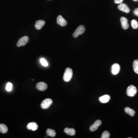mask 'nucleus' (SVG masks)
Listing matches in <instances>:
<instances>
[{
  "instance_id": "obj_1",
  "label": "nucleus",
  "mask_w": 138,
  "mask_h": 138,
  "mask_svg": "<svg viewBox=\"0 0 138 138\" xmlns=\"http://www.w3.org/2000/svg\"><path fill=\"white\" fill-rule=\"evenodd\" d=\"M73 75L72 70L70 68L66 69L63 76V79L65 82H69L72 79Z\"/></svg>"
},
{
  "instance_id": "obj_2",
  "label": "nucleus",
  "mask_w": 138,
  "mask_h": 138,
  "mask_svg": "<svg viewBox=\"0 0 138 138\" xmlns=\"http://www.w3.org/2000/svg\"><path fill=\"white\" fill-rule=\"evenodd\" d=\"M137 93V89L136 87L133 85H130L127 89V94L128 96L133 97L135 96Z\"/></svg>"
},
{
  "instance_id": "obj_3",
  "label": "nucleus",
  "mask_w": 138,
  "mask_h": 138,
  "mask_svg": "<svg viewBox=\"0 0 138 138\" xmlns=\"http://www.w3.org/2000/svg\"><path fill=\"white\" fill-rule=\"evenodd\" d=\"M85 30H86V28L84 25H79L74 32L73 37L74 38H77L79 35L83 34L85 32Z\"/></svg>"
},
{
  "instance_id": "obj_4",
  "label": "nucleus",
  "mask_w": 138,
  "mask_h": 138,
  "mask_svg": "<svg viewBox=\"0 0 138 138\" xmlns=\"http://www.w3.org/2000/svg\"><path fill=\"white\" fill-rule=\"evenodd\" d=\"M52 103L53 100L51 99H46L42 102L41 106L43 109H47L50 107Z\"/></svg>"
},
{
  "instance_id": "obj_5",
  "label": "nucleus",
  "mask_w": 138,
  "mask_h": 138,
  "mask_svg": "<svg viewBox=\"0 0 138 138\" xmlns=\"http://www.w3.org/2000/svg\"><path fill=\"white\" fill-rule=\"evenodd\" d=\"M29 40V38L28 36H25L22 37L18 40L17 43V45L18 47H20L21 46H24L25 45Z\"/></svg>"
},
{
  "instance_id": "obj_6",
  "label": "nucleus",
  "mask_w": 138,
  "mask_h": 138,
  "mask_svg": "<svg viewBox=\"0 0 138 138\" xmlns=\"http://www.w3.org/2000/svg\"><path fill=\"white\" fill-rule=\"evenodd\" d=\"M120 71V66L117 63L113 64L111 68V72L113 75H117L119 73Z\"/></svg>"
},
{
  "instance_id": "obj_7",
  "label": "nucleus",
  "mask_w": 138,
  "mask_h": 138,
  "mask_svg": "<svg viewBox=\"0 0 138 138\" xmlns=\"http://www.w3.org/2000/svg\"><path fill=\"white\" fill-rule=\"evenodd\" d=\"M102 124V121L100 120H98L95 122L90 127V131L94 132L98 129L99 127Z\"/></svg>"
},
{
  "instance_id": "obj_8",
  "label": "nucleus",
  "mask_w": 138,
  "mask_h": 138,
  "mask_svg": "<svg viewBox=\"0 0 138 138\" xmlns=\"http://www.w3.org/2000/svg\"><path fill=\"white\" fill-rule=\"evenodd\" d=\"M57 23L61 27H65L67 25V22L61 15L58 16L57 18Z\"/></svg>"
},
{
  "instance_id": "obj_9",
  "label": "nucleus",
  "mask_w": 138,
  "mask_h": 138,
  "mask_svg": "<svg viewBox=\"0 0 138 138\" xmlns=\"http://www.w3.org/2000/svg\"><path fill=\"white\" fill-rule=\"evenodd\" d=\"M118 8L119 10L123 12L128 13L130 12V9L128 6L124 3H121L118 6Z\"/></svg>"
},
{
  "instance_id": "obj_10",
  "label": "nucleus",
  "mask_w": 138,
  "mask_h": 138,
  "mask_svg": "<svg viewBox=\"0 0 138 138\" xmlns=\"http://www.w3.org/2000/svg\"><path fill=\"white\" fill-rule=\"evenodd\" d=\"M121 22L122 27L123 29L126 30L128 28L129 25L128 23V20L127 18L125 17H122L121 18Z\"/></svg>"
},
{
  "instance_id": "obj_11",
  "label": "nucleus",
  "mask_w": 138,
  "mask_h": 138,
  "mask_svg": "<svg viewBox=\"0 0 138 138\" xmlns=\"http://www.w3.org/2000/svg\"><path fill=\"white\" fill-rule=\"evenodd\" d=\"M48 86L44 82H40L37 84V89L40 91H44L47 89Z\"/></svg>"
},
{
  "instance_id": "obj_12",
  "label": "nucleus",
  "mask_w": 138,
  "mask_h": 138,
  "mask_svg": "<svg viewBox=\"0 0 138 138\" xmlns=\"http://www.w3.org/2000/svg\"><path fill=\"white\" fill-rule=\"evenodd\" d=\"M45 24V22L44 20H40L36 21L35 24V27L37 30H40L42 28Z\"/></svg>"
},
{
  "instance_id": "obj_13",
  "label": "nucleus",
  "mask_w": 138,
  "mask_h": 138,
  "mask_svg": "<svg viewBox=\"0 0 138 138\" xmlns=\"http://www.w3.org/2000/svg\"><path fill=\"white\" fill-rule=\"evenodd\" d=\"M27 128L28 129L31 130L33 131H35L38 129V125L35 122L29 123L27 125Z\"/></svg>"
},
{
  "instance_id": "obj_14",
  "label": "nucleus",
  "mask_w": 138,
  "mask_h": 138,
  "mask_svg": "<svg viewBox=\"0 0 138 138\" xmlns=\"http://www.w3.org/2000/svg\"><path fill=\"white\" fill-rule=\"evenodd\" d=\"M110 99V96L108 95H105L100 97L99 98V100L102 103H106L109 101Z\"/></svg>"
},
{
  "instance_id": "obj_15",
  "label": "nucleus",
  "mask_w": 138,
  "mask_h": 138,
  "mask_svg": "<svg viewBox=\"0 0 138 138\" xmlns=\"http://www.w3.org/2000/svg\"><path fill=\"white\" fill-rule=\"evenodd\" d=\"M64 132L66 134L70 136H73L76 134V131L74 128H66L64 130Z\"/></svg>"
},
{
  "instance_id": "obj_16",
  "label": "nucleus",
  "mask_w": 138,
  "mask_h": 138,
  "mask_svg": "<svg viewBox=\"0 0 138 138\" xmlns=\"http://www.w3.org/2000/svg\"><path fill=\"white\" fill-rule=\"evenodd\" d=\"M125 111L126 113L130 115V116H134L135 114V112L134 110L132 109H130V107H126L125 108Z\"/></svg>"
},
{
  "instance_id": "obj_17",
  "label": "nucleus",
  "mask_w": 138,
  "mask_h": 138,
  "mask_svg": "<svg viewBox=\"0 0 138 138\" xmlns=\"http://www.w3.org/2000/svg\"><path fill=\"white\" fill-rule=\"evenodd\" d=\"M8 131L7 127L4 124H0V132L2 133H5Z\"/></svg>"
},
{
  "instance_id": "obj_18",
  "label": "nucleus",
  "mask_w": 138,
  "mask_h": 138,
  "mask_svg": "<svg viewBox=\"0 0 138 138\" xmlns=\"http://www.w3.org/2000/svg\"><path fill=\"white\" fill-rule=\"evenodd\" d=\"M46 134L48 136H50L51 137H54L56 136V133L55 130L48 128L46 130Z\"/></svg>"
},
{
  "instance_id": "obj_19",
  "label": "nucleus",
  "mask_w": 138,
  "mask_h": 138,
  "mask_svg": "<svg viewBox=\"0 0 138 138\" xmlns=\"http://www.w3.org/2000/svg\"><path fill=\"white\" fill-rule=\"evenodd\" d=\"M133 68L134 72L138 74V60H136L133 61Z\"/></svg>"
},
{
  "instance_id": "obj_20",
  "label": "nucleus",
  "mask_w": 138,
  "mask_h": 138,
  "mask_svg": "<svg viewBox=\"0 0 138 138\" xmlns=\"http://www.w3.org/2000/svg\"><path fill=\"white\" fill-rule=\"evenodd\" d=\"M131 25L133 29H137L138 27V23L136 20H133L131 21Z\"/></svg>"
},
{
  "instance_id": "obj_21",
  "label": "nucleus",
  "mask_w": 138,
  "mask_h": 138,
  "mask_svg": "<svg viewBox=\"0 0 138 138\" xmlns=\"http://www.w3.org/2000/svg\"><path fill=\"white\" fill-rule=\"evenodd\" d=\"M110 134L107 131H105L103 132L101 135L102 138H109L110 137Z\"/></svg>"
},
{
  "instance_id": "obj_22",
  "label": "nucleus",
  "mask_w": 138,
  "mask_h": 138,
  "mask_svg": "<svg viewBox=\"0 0 138 138\" xmlns=\"http://www.w3.org/2000/svg\"><path fill=\"white\" fill-rule=\"evenodd\" d=\"M40 61L43 66H47L48 65V63L45 59L44 58H41L40 59Z\"/></svg>"
},
{
  "instance_id": "obj_23",
  "label": "nucleus",
  "mask_w": 138,
  "mask_h": 138,
  "mask_svg": "<svg viewBox=\"0 0 138 138\" xmlns=\"http://www.w3.org/2000/svg\"><path fill=\"white\" fill-rule=\"evenodd\" d=\"M12 89V84L10 82L7 83L6 86V89L7 91H11Z\"/></svg>"
},
{
  "instance_id": "obj_24",
  "label": "nucleus",
  "mask_w": 138,
  "mask_h": 138,
  "mask_svg": "<svg viewBox=\"0 0 138 138\" xmlns=\"http://www.w3.org/2000/svg\"><path fill=\"white\" fill-rule=\"evenodd\" d=\"M124 0H114V2L116 4H121L122 3Z\"/></svg>"
},
{
  "instance_id": "obj_25",
  "label": "nucleus",
  "mask_w": 138,
  "mask_h": 138,
  "mask_svg": "<svg viewBox=\"0 0 138 138\" xmlns=\"http://www.w3.org/2000/svg\"><path fill=\"white\" fill-rule=\"evenodd\" d=\"M134 14L138 17V8L135 9L134 11Z\"/></svg>"
},
{
  "instance_id": "obj_26",
  "label": "nucleus",
  "mask_w": 138,
  "mask_h": 138,
  "mask_svg": "<svg viewBox=\"0 0 138 138\" xmlns=\"http://www.w3.org/2000/svg\"><path fill=\"white\" fill-rule=\"evenodd\" d=\"M134 1H138V0H133Z\"/></svg>"
},
{
  "instance_id": "obj_27",
  "label": "nucleus",
  "mask_w": 138,
  "mask_h": 138,
  "mask_svg": "<svg viewBox=\"0 0 138 138\" xmlns=\"http://www.w3.org/2000/svg\"></svg>"
}]
</instances>
